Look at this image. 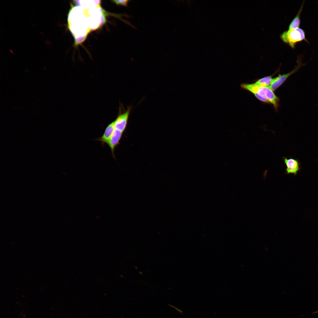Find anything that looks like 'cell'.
I'll return each mask as SVG.
<instances>
[{
	"mask_svg": "<svg viewBox=\"0 0 318 318\" xmlns=\"http://www.w3.org/2000/svg\"><path fill=\"white\" fill-rule=\"evenodd\" d=\"M280 37L284 42L292 48H294L297 43L299 42L304 40L308 42L306 38L304 31L299 27L284 32Z\"/></svg>",
	"mask_w": 318,
	"mask_h": 318,
	"instance_id": "7a4b0ae2",
	"label": "cell"
},
{
	"mask_svg": "<svg viewBox=\"0 0 318 318\" xmlns=\"http://www.w3.org/2000/svg\"><path fill=\"white\" fill-rule=\"evenodd\" d=\"M304 5L303 3L297 14L290 23L289 27V30H292L299 27L300 24V16L302 12Z\"/></svg>",
	"mask_w": 318,
	"mask_h": 318,
	"instance_id": "ba28073f",
	"label": "cell"
},
{
	"mask_svg": "<svg viewBox=\"0 0 318 318\" xmlns=\"http://www.w3.org/2000/svg\"><path fill=\"white\" fill-rule=\"evenodd\" d=\"M123 132L115 128L111 138L107 143V144L110 149L113 156L115 158L114 150L119 143Z\"/></svg>",
	"mask_w": 318,
	"mask_h": 318,
	"instance_id": "8992f818",
	"label": "cell"
},
{
	"mask_svg": "<svg viewBox=\"0 0 318 318\" xmlns=\"http://www.w3.org/2000/svg\"><path fill=\"white\" fill-rule=\"evenodd\" d=\"M298 61L297 66L292 71L283 75L280 74L273 78L270 85L268 87L274 91L281 86L290 76L297 72L302 66V64L301 61L299 60Z\"/></svg>",
	"mask_w": 318,
	"mask_h": 318,
	"instance_id": "3957f363",
	"label": "cell"
},
{
	"mask_svg": "<svg viewBox=\"0 0 318 318\" xmlns=\"http://www.w3.org/2000/svg\"><path fill=\"white\" fill-rule=\"evenodd\" d=\"M243 89L247 90L253 94L259 95L266 98L274 107L277 109L279 105V99L273 91L268 87L259 86L255 83H244L241 85Z\"/></svg>",
	"mask_w": 318,
	"mask_h": 318,
	"instance_id": "6da1fadb",
	"label": "cell"
},
{
	"mask_svg": "<svg viewBox=\"0 0 318 318\" xmlns=\"http://www.w3.org/2000/svg\"><path fill=\"white\" fill-rule=\"evenodd\" d=\"M272 79V76H266L258 80L255 83L261 87H268L270 85Z\"/></svg>",
	"mask_w": 318,
	"mask_h": 318,
	"instance_id": "9c48e42d",
	"label": "cell"
},
{
	"mask_svg": "<svg viewBox=\"0 0 318 318\" xmlns=\"http://www.w3.org/2000/svg\"><path fill=\"white\" fill-rule=\"evenodd\" d=\"M254 94L255 97L260 101L266 103H270L267 100L261 95L256 93Z\"/></svg>",
	"mask_w": 318,
	"mask_h": 318,
	"instance_id": "8fae6325",
	"label": "cell"
},
{
	"mask_svg": "<svg viewBox=\"0 0 318 318\" xmlns=\"http://www.w3.org/2000/svg\"><path fill=\"white\" fill-rule=\"evenodd\" d=\"M130 108H128L125 112L119 115L114 121V125L116 129L124 132L127 124Z\"/></svg>",
	"mask_w": 318,
	"mask_h": 318,
	"instance_id": "5b68a950",
	"label": "cell"
},
{
	"mask_svg": "<svg viewBox=\"0 0 318 318\" xmlns=\"http://www.w3.org/2000/svg\"><path fill=\"white\" fill-rule=\"evenodd\" d=\"M283 159L286 167V174H292L295 175L301 169V163L297 159L283 157Z\"/></svg>",
	"mask_w": 318,
	"mask_h": 318,
	"instance_id": "277c9868",
	"label": "cell"
},
{
	"mask_svg": "<svg viewBox=\"0 0 318 318\" xmlns=\"http://www.w3.org/2000/svg\"><path fill=\"white\" fill-rule=\"evenodd\" d=\"M129 1L128 0H113L112 1L118 5H122L123 6H127L128 3Z\"/></svg>",
	"mask_w": 318,
	"mask_h": 318,
	"instance_id": "30bf717a",
	"label": "cell"
},
{
	"mask_svg": "<svg viewBox=\"0 0 318 318\" xmlns=\"http://www.w3.org/2000/svg\"><path fill=\"white\" fill-rule=\"evenodd\" d=\"M115 129L113 121L107 126L102 135L96 140L101 142L103 145L106 144L112 137Z\"/></svg>",
	"mask_w": 318,
	"mask_h": 318,
	"instance_id": "52a82bcc",
	"label": "cell"
}]
</instances>
